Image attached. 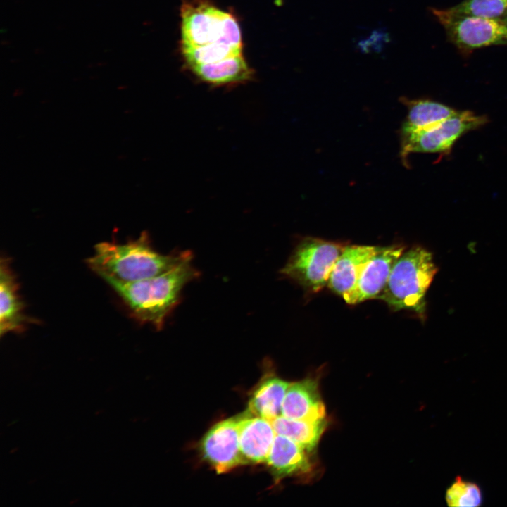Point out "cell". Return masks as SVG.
<instances>
[{
    "mask_svg": "<svg viewBox=\"0 0 507 507\" xmlns=\"http://www.w3.org/2000/svg\"><path fill=\"white\" fill-rule=\"evenodd\" d=\"M240 451L245 463L266 462L276 432L270 420L258 417L239 420Z\"/></svg>",
    "mask_w": 507,
    "mask_h": 507,
    "instance_id": "obj_12",
    "label": "cell"
},
{
    "mask_svg": "<svg viewBox=\"0 0 507 507\" xmlns=\"http://www.w3.org/2000/svg\"><path fill=\"white\" fill-rule=\"evenodd\" d=\"M445 499L451 507H477L483 501L482 492L476 483L457 476L447 489Z\"/></svg>",
    "mask_w": 507,
    "mask_h": 507,
    "instance_id": "obj_21",
    "label": "cell"
},
{
    "mask_svg": "<svg viewBox=\"0 0 507 507\" xmlns=\"http://www.w3.org/2000/svg\"><path fill=\"white\" fill-rule=\"evenodd\" d=\"M192 254L157 252L146 232L125 244L103 242L96 244L94 255L87 260L90 268L104 280L133 282L165 273Z\"/></svg>",
    "mask_w": 507,
    "mask_h": 507,
    "instance_id": "obj_2",
    "label": "cell"
},
{
    "mask_svg": "<svg viewBox=\"0 0 507 507\" xmlns=\"http://www.w3.org/2000/svg\"><path fill=\"white\" fill-rule=\"evenodd\" d=\"M188 68L198 79L213 86L244 83L253 77V70L242 55L212 63L195 64Z\"/></svg>",
    "mask_w": 507,
    "mask_h": 507,
    "instance_id": "obj_15",
    "label": "cell"
},
{
    "mask_svg": "<svg viewBox=\"0 0 507 507\" xmlns=\"http://www.w3.org/2000/svg\"><path fill=\"white\" fill-rule=\"evenodd\" d=\"M187 66L215 63L242 55V48L225 43H211L203 46H181Z\"/></svg>",
    "mask_w": 507,
    "mask_h": 507,
    "instance_id": "obj_19",
    "label": "cell"
},
{
    "mask_svg": "<svg viewBox=\"0 0 507 507\" xmlns=\"http://www.w3.org/2000/svg\"><path fill=\"white\" fill-rule=\"evenodd\" d=\"M277 434L289 437L309 453L318 445L326 426V418L295 420L279 415L271 420Z\"/></svg>",
    "mask_w": 507,
    "mask_h": 507,
    "instance_id": "obj_17",
    "label": "cell"
},
{
    "mask_svg": "<svg viewBox=\"0 0 507 507\" xmlns=\"http://www.w3.org/2000/svg\"><path fill=\"white\" fill-rule=\"evenodd\" d=\"M308 453L289 437L276 434L265 463L276 480L303 475L312 468Z\"/></svg>",
    "mask_w": 507,
    "mask_h": 507,
    "instance_id": "obj_13",
    "label": "cell"
},
{
    "mask_svg": "<svg viewBox=\"0 0 507 507\" xmlns=\"http://www.w3.org/2000/svg\"><path fill=\"white\" fill-rule=\"evenodd\" d=\"M379 246L347 245L337 259L327 286L349 304L361 273Z\"/></svg>",
    "mask_w": 507,
    "mask_h": 507,
    "instance_id": "obj_10",
    "label": "cell"
},
{
    "mask_svg": "<svg viewBox=\"0 0 507 507\" xmlns=\"http://www.w3.org/2000/svg\"><path fill=\"white\" fill-rule=\"evenodd\" d=\"M437 272L432 254L427 249L415 246L404 250L377 299L394 311L408 310L423 317L425 294Z\"/></svg>",
    "mask_w": 507,
    "mask_h": 507,
    "instance_id": "obj_3",
    "label": "cell"
},
{
    "mask_svg": "<svg viewBox=\"0 0 507 507\" xmlns=\"http://www.w3.org/2000/svg\"><path fill=\"white\" fill-rule=\"evenodd\" d=\"M290 384L277 377L265 379L250 398L249 412L254 416L270 421L281 415L282 402Z\"/></svg>",
    "mask_w": 507,
    "mask_h": 507,
    "instance_id": "obj_16",
    "label": "cell"
},
{
    "mask_svg": "<svg viewBox=\"0 0 507 507\" xmlns=\"http://www.w3.org/2000/svg\"><path fill=\"white\" fill-rule=\"evenodd\" d=\"M0 333L22 332L30 320L24 313L23 303L18 293L15 277L8 261L1 258L0 266Z\"/></svg>",
    "mask_w": 507,
    "mask_h": 507,
    "instance_id": "obj_14",
    "label": "cell"
},
{
    "mask_svg": "<svg viewBox=\"0 0 507 507\" xmlns=\"http://www.w3.org/2000/svg\"><path fill=\"white\" fill-rule=\"evenodd\" d=\"M487 122L484 115L470 111H458L453 116L433 126L419 130H401V158L407 163L412 153L449 154L454 143L464 134Z\"/></svg>",
    "mask_w": 507,
    "mask_h": 507,
    "instance_id": "obj_6",
    "label": "cell"
},
{
    "mask_svg": "<svg viewBox=\"0 0 507 507\" xmlns=\"http://www.w3.org/2000/svg\"><path fill=\"white\" fill-rule=\"evenodd\" d=\"M345 243L307 237L296 245L281 273L306 290L318 292L327 284L332 268Z\"/></svg>",
    "mask_w": 507,
    "mask_h": 507,
    "instance_id": "obj_4",
    "label": "cell"
},
{
    "mask_svg": "<svg viewBox=\"0 0 507 507\" xmlns=\"http://www.w3.org/2000/svg\"><path fill=\"white\" fill-rule=\"evenodd\" d=\"M281 415L295 420L325 418V408L320 394L318 381L310 377L291 384L282 402Z\"/></svg>",
    "mask_w": 507,
    "mask_h": 507,
    "instance_id": "obj_11",
    "label": "cell"
},
{
    "mask_svg": "<svg viewBox=\"0 0 507 507\" xmlns=\"http://www.w3.org/2000/svg\"><path fill=\"white\" fill-rule=\"evenodd\" d=\"M408 108L403 128L419 130L438 124L456 115L458 111L442 103L430 99L402 101Z\"/></svg>",
    "mask_w": 507,
    "mask_h": 507,
    "instance_id": "obj_18",
    "label": "cell"
},
{
    "mask_svg": "<svg viewBox=\"0 0 507 507\" xmlns=\"http://www.w3.org/2000/svg\"><path fill=\"white\" fill-rule=\"evenodd\" d=\"M229 13L206 1H185L181 7V46L226 44L223 28Z\"/></svg>",
    "mask_w": 507,
    "mask_h": 507,
    "instance_id": "obj_7",
    "label": "cell"
},
{
    "mask_svg": "<svg viewBox=\"0 0 507 507\" xmlns=\"http://www.w3.org/2000/svg\"><path fill=\"white\" fill-rule=\"evenodd\" d=\"M448 41L464 57L491 46H507V21L456 14L448 8H430Z\"/></svg>",
    "mask_w": 507,
    "mask_h": 507,
    "instance_id": "obj_5",
    "label": "cell"
},
{
    "mask_svg": "<svg viewBox=\"0 0 507 507\" xmlns=\"http://www.w3.org/2000/svg\"><path fill=\"white\" fill-rule=\"evenodd\" d=\"M239 418H228L214 425L200 444L204 458L218 473L244 464L239 440Z\"/></svg>",
    "mask_w": 507,
    "mask_h": 507,
    "instance_id": "obj_8",
    "label": "cell"
},
{
    "mask_svg": "<svg viewBox=\"0 0 507 507\" xmlns=\"http://www.w3.org/2000/svg\"><path fill=\"white\" fill-rule=\"evenodd\" d=\"M404 250L401 244L379 246L363 268L349 304L377 299L387 284L394 263Z\"/></svg>",
    "mask_w": 507,
    "mask_h": 507,
    "instance_id": "obj_9",
    "label": "cell"
},
{
    "mask_svg": "<svg viewBox=\"0 0 507 507\" xmlns=\"http://www.w3.org/2000/svg\"><path fill=\"white\" fill-rule=\"evenodd\" d=\"M191 254L169 270L144 280L123 283L105 280L138 321L160 330L178 304L184 287L199 276Z\"/></svg>",
    "mask_w": 507,
    "mask_h": 507,
    "instance_id": "obj_1",
    "label": "cell"
},
{
    "mask_svg": "<svg viewBox=\"0 0 507 507\" xmlns=\"http://www.w3.org/2000/svg\"><path fill=\"white\" fill-rule=\"evenodd\" d=\"M448 9L456 14L507 21V0H463Z\"/></svg>",
    "mask_w": 507,
    "mask_h": 507,
    "instance_id": "obj_20",
    "label": "cell"
}]
</instances>
